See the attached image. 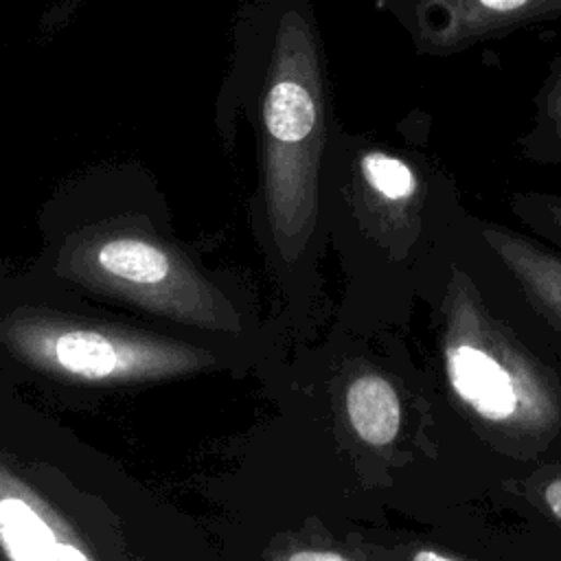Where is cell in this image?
<instances>
[{
    "label": "cell",
    "instance_id": "obj_1",
    "mask_svg": "<svg viewBox=\"0 0 561 561\" xmlns=\"http://www.w3.org/2000/svg\"><path fill=\"white\" fill-rule=\"evenodd\" d=\"M239 116L254 136L259 206L276 243H305L322 208V169L337 116L313 0H241L213 127L224 151Z\"/></svg>",
    "mask_w": 561,
    "mask_h": 561
},
{
    "label": "cell",
    "instance_id": "obj_2",
    "mask_svg": "<svg viewBox=\"0 0 561 561\" xmlns=\"http://www.w3.org/2000/svg\"><path fill=\"white\" fill-rule=\"evenodd\" d=\"M497 259V256H495ZM460 333L445 353L451 392L500 454L506 478L561 460V359L497 261L486 296L465 285Z\"/></svg>",
    "mask_w": 561,
    "mask_h": 561
},
{
    "label": "cell",
    "instance_id": "obj_3",
    "mask_svg": "<svg viewBox=\"0 0 561 561\" xmlns=\"http://www.w3.org/2000/svg\"><path fill=\"white\" fill-rule=\"evenodd\" d=\"M410 37L416 55L449 57L561 20V0H370Z\"/></svg>",
    "mask_w": 561,
    "mask_h": 561
},
{
    "label": "cell",
    "instance_id": "obj_4",
    "mask_svg": "<svg viewBox=\"0 0 561 561\" xmlns=\"http://www.w3.org/2000/svg\"><path fill=\"white\" fill-rule=\"evenodd\" d=\"M480 230L524 309L561 359V250L530 232L491 221H480Z\"/></svg>",
    "mask_w": 561,
    "mask_h": 561
},
{
    "label": "cell",
    "instance_id": "obj_5",
    "mask_svg": "<svg viewBox=\"0 0 561 561\" xmlns=\"http://www.w3.org/2000/svg\"><path fill=\"white\" fill-rule=\"evenodd\" d=\"M502 495L533 533L561 550V460L504 480Z\"/></svg>",
    "mask_w": 561,
    "mask_h": 561
},
{
    "label": "cell",
    "instance_id": "obj_6",
    "mask_svg": "<svg viewBox=\"0 0 561 561\" xmlns=\"http://www.w3.org/2000/svg\"><path fill=\"white\" fill-rule=\"evenodd\" d=\"M515 147L526 162L561 167V53L552 57L533 99L530 125Z\"/></svg>",
    "mask_w": 561,
    "mask_h": 561
},
{
    "label": "cell",
    "instance_id": "obj_7",
    "mask_svg": "<svg viewBox=\"0 0 561 561\" xmlns=\"http://www.w3.org/2000/svg\"><path fill=\"white\" fill-rule=\"evenodd\" d=\"M346 412L357 436L370 445H388L399 432V397L383 377L364 375L355 379L346 392Z\"/></svg>",
    "mask_w": 561,
    "mask_h": 561
},
{
    "label": "cell",
    "instance_id": "obj_8",
    "mask_svg": "<svg viewBox=\"0 0 561 561\" xmlns=\"http://www.w3.org/2000/svg\"><path fill=\"white\" fill-rule=\"evenodd\" d=\"M99 267L121 280L151 285L171 272V259L164 248L142 234H112L96 245Z\"/></svg>",
    "mask_w": 561,
    "mask_h": 561
},
{
    "label": "cell",
    "instance_id": "obj_9",
    "mask_svg": "<svg viewBox=\"0 0 561 561\" xmlns=\"http://www.w3.org/2000/svg\"><path fill=\"white\" fill-rule=\"evenodd\" d=\"M55 362L72 373L88 379H103L125 368V353L114 340L96 331H68L61 333L53 344Z\"/></svg>",
    "mask_w": 561,
    "mask_h": 561
},
{
    "label": "cell",
    "instance_id": "obj_10",
    "mask_svg": "<svg viewBox=\"0 0 561 561\" xmlns=\"http://www.w3.org/2000/svg\"><path fill=\"white\" fill-rule=\"evenodd\" d=\"M0 537L11 561H33L53 546V528L22 497L4 495L0 502Z\"/></svg>",
    "mask_w": 561,
    "mask_h": 561
},
{
    "label": "cell",
    "instance_id": "obj_11",
    "mask_svg": "<svg viewBox=\"0 0 561 561\" xmlns=\"http://www.w3.org/2000/svg\"><path fill=\"white\" fill-rule=\"evenodd\" d=\"M508 206L530 234L561 250V193L515 191L508 197Z\"/></svg>",
    "mask_w": 561,
    "mask_h": 561
},
{
    "label": "cell",
    "instance_id": "obj_12",
    "mask_svg": "<svg viewBox=\"0 0 561 561\" xmlns=\"http://www.w3.org/2000/svg\"><path fill=\"white\" fill-rule=\"evenodd\" d=\"M88 0H55L48 11L42 15L39 20V26H37V33L42 37H53L57 35L61 28H66L72 18L77 15V11L85 4Z\"/></svg>",
    "mask_w": 561,
    "mask_h": 561
},
{
    "label": "cell",
    "instance_id": "obj_13",
    "mask_svg": "<svg viewBox=\"0 0 561 561\" xmlns=\"http://www.w3.org/2000/svg\"><path fill=\"white\" fill-rule=\"evenodd\" d=\"M33 561H90V559L79 548H75L70 543L55 541L53 546L42 550Z\"/></svg>",
    "mask_w": 561,
    "mask_h": 561
},
{
    "label": "cell",
    "instance_id": "obj_14",
    "mask_svg": "<svg viewBox=\"0 0 561 561\" xmlns=\"http://www.w3.org/2000/svg\"><path fill=\"white\" fill-rule=\"evenodd\" d=\"M289 561H348V559L329 550H300V552H294Z\"/></svg>",
    "mask_w": 561,
    "mask_h": 561
}]
</instances>
